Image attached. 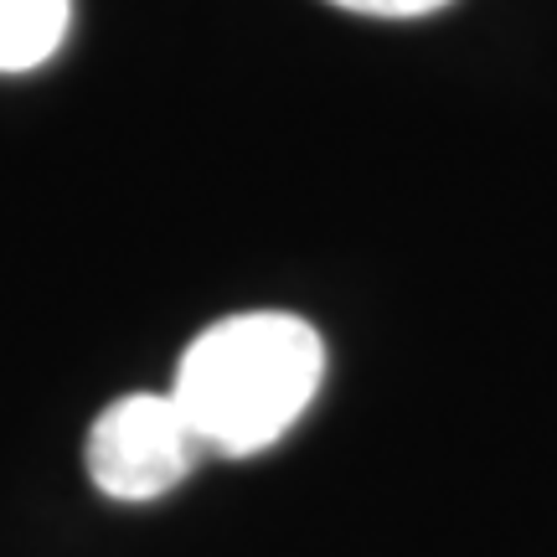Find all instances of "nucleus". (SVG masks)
<instances>
[{
    "label": "nucleus",
    "mask_w": 557,
    "mask_h": 557,
    "mask_svg": "<svg viewBox=\"0 0 557 557\" xmlns=\"http://www.w3.org/2000/svg\"><path fill=\"white\" fill-rule=\"evenodd\" d=\"M325 346L315 325L284 310H248L207 325L181 351L171 398L212 455H259L289 434L320 393Z\"/></svg>",
    "instance_id": "f257e3e1"
},
{
    "label": "nucleus",
    "mask_w": 557,
    "mask_h": 557,
    "mask_svg": "<svg viewBox=\"0 0 557 557\" xmlns=\"http://www.w3.org/2000/svg\"><path fill=\"white\" fill-rule=\"evenodd\" d=\"M197 455L201 438L171 393H129L94 418L83 465L109 500H160L191 475Z\"/></svg>",
    "instance_id": "f03ea898"
},
{
    "label": "nucleus",
    "mask_w": 557,
    "mask_h": 557,
    "mask_svg": "<svg viewBox=\"0 0 557 557\" xmlns=\"http://www.w3.org/2000/svg\"><path fill=\"white\" fill-rule=\"evenodd\" d=\"M73 0H0V73H32L67 37Z\"/></svg>",
    "instance_id": "7ed1b4c3"
},
{
    "label": "nucleus",
    "mask_w": 557,
    "mask_h": 557,
    "mask_svg": "<svg viewBox=\"0 0 557 557\" xmlns=\"http://www.w3.org/2000/svg\"><path fill=\"white\" fill-rule=\"evenodd\" d=\"M341 11H357V16H387V21H408V16H429L444 11L449 0H331Z\"/></svg>",
    "instance_id": "20e7f679"
}]
</instances>
